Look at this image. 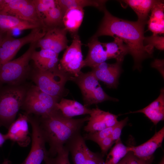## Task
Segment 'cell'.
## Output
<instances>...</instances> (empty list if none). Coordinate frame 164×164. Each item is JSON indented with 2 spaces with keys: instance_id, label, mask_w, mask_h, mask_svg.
Instances as JSON below:
<instances>
[{
  "instance_id": "obj_1",
  "label": "cell",
  "mask_w": 164,
  "mask_h": 164,
  "mask_svg": "<svg viewBox=\"0 0 164 164\" xmlns=\"http://www.w3.org/2000/svg\"><path fill=\"white\" fill-rule=\"evenodd\" d=\"M102 22L97 32L92 36H102L118 37L127 45L129 53L132 56L134 68L140 70L142 63L151 57L153 48L144 44V23L131 21L118 18L112 15L105 8Z\"/></svg>"
},
{
  "instance_id": "obj_2",
  "label": "cell",
  "mask_w": 164,
  "mask_h": 164,
  "mask_svg": "<svg viewBox=\"0 0 164 164\" xmlns=\"http://www.w3.org/2000/svg\"><path fill=\"white\" fill-rule=\"evenodd\" d=\"M37 117L46 142L49 146L48 152L50 157L55 156L60 149L80 133L89 118V116L78 119L67 118L58 110L45 116Z\"/></svg>"
},
{
  "instance_id": "obj_3",
  "label": "cell",
  "mask_w": 164,
  "mask_h": 164,
  "mask_svg": "<svg viewBox=\"0 0 164 164\" xmlns=\"http://www.w3.org/2000/svg\"><path fill=\"white\" fill-rule=\"evenodd\" d=\"M30 86L25 83L0 86V126L8 129L15 121Z\"/></svg>"
},
{
  "instance_id": "obj_4",
  "label": "cell",
  "mask_w": 164,
  "mask_h": 164,
  "mask_svg": "<svg viewBox=\"0 0 164 164\" xmlns=\"http://www.w3.org/2000/svg\"><path fill=\"white\" fill-rule=\"evenodd\" d=\"M71 77L58 67L53 70H43L33 66L29 77L41 91L60 100L67 93L65 85Z\"/></svg>"
},
{
  "instance_id": "obj_5",
  "label": "cell",
  "mask_w": 164,
  "mask_h": 164,
  "mask_svg": "<svg viewBox=\"0 0 164 164\" xmlns=\"http://www.w3.org/2000/svg\"><path fill=\"white\" fill-rule=\"evenodd\" d=\"M37 41L30 43L27 51L19 57L3 64L0 68V86L19 85L29 77L31 67L29 62L36 50Z\"/></svg>"
},
{
  "instance_id": "obj_6",
  "label": "cell",
  "mask_w": 164,
  "mask_h": 164,
  "mask_svg": "<svg viewBox=\"0 0 164 164\" xmlns=\"http://www.w3.org/2000/svg\"><path fill=\"white\" fill-rule=\"evenodd\" d=\"M70 80L76 84L83 97L84 105L87 107L107 101H118L117 98L108 95L100 85L98 80L91 71L82 72L77 77H71Z\"/></svg>"
},
{
  "instance_id": "obj_7",
  "label": "cell",
  "mask_w": 164,
  "mask_h": 164,
  "mask_svg": "<svg viewBox=\"0 0 164 164\" xmlns=\"http://www.w3.org/2000/svg\"><path fill=\"white\" fill-rule=\"evenodd\" d=\"M46 32L44 29L37 28L19 38L13 37L11 32H7L0 44V68L4 63L12 60L23 46L38 41L44 35Z\"/></svg>"
},
{
  "instance_id": "obj_8",
  "label": "cell",
  "mask_w": 164,
  "mask_h": 164,
  "mask_svg": "<svg viewBox=\"0 0 164 164\" xmlns=\"http://www.w3.org/2000/svg\"><path fill=\"white\" fill-rule=\"evenodd\" d=\"M82 45L79 36L77 34L73 36L71 44L66 49L59 61L58 68L71 77L78 76L84 67Z\"/></svg>"
},
{
  "instance_id": "obj_9",
  "label": "cell",
  "mask_w": 164,
  "mask_h": 164,
  "mask_svg": "<svg viewBox=\"0 0 164 164\" xmlns=\"http://www.w3.org/2000/svg\"><path fill=\"white\" fill-rule=\"evenodd\" d=\"M85 140L80 133L65 145L71 154L73 164H103L104 156L90 150Z\"/></svg>"
},
{
  "instance_id": "obj_10",
  "label": "cell",
  "mask_w": 164,
  "mask_h": 164,
  "mask_svg": "<svg viewBox=\"0 0 164 164\" xmlns=\"http://www.w3.org/2000/svg\"><path fill=\"white\" fill-rule=\"evenodd\" d=\"M29 123L31 126L32 145L30 151L25 160L20 164H41L48 155L46 143L40 126L38 117L29 115Z\"/></svg>"
},
{
  "instance_id": "obj_11",
  "label": "cell",
  "mask_w": 164,
  "mask_h": 164,
  "mask_svg": "<svg viewBox=\"0 0 164 164\" xmlns=\"http://www.w3.org/2000/svg\"><path fill=\"white\" fill-rule=\"evenodd\" d=\"M0 12L15 16L44 29L32 0H10Z\"/></svg>"
},
{
  "instance_id": "obj_12",
  "label": "cell",
  "mask_w": 164,
  "mask_h": 164,
  "mask_svg": "<svg viewBox=\"0 0 164 164\" xmlns=\"http://www.w3.org/2000/svg\"><path fill=\"white\" fill-rule=\"evenodd\" d=\"M67 32L63 26L46 29L44 35L37 41L36 48L50 50L59 54L68 47Z\"/></svg>"
},
{
  "instance_id": "obj_13",
  "label": "cell",
  "mask_w": 164,
  "mask_h": 164,
  "mask_svg": "<svg viewBox=\"0 0 164 164\" xmlns=\"http://www.w3.org/2000/svg\"><path fill=\"white\" fill-rule=\"evenodd\" d=\"M29 114H19L17 119L10 125L5 134L7 140L16 142L22 147L28 146L31 141L28 123Z\"/></svg>"
},
{
  "instance_id": "obj_14",
  "label": "cell",
  "mask_w": 164,
  "mask_h": 164,
  "mask_svg": "<svg viewBox=\"0 0 164 164\" xmlns=\"http://www.w3.org/2000/svg\"><path fill=\"white\" fill-rule=\"evenodd\" d=\"M122 63L116 61L109 64L104 62L92 68L91 71L96 78L109 88H116L122 72Z\"/></svg>"
},
{
  "instance_id": "obj_15",
  "label": "cell",
  "mask_w": 164,
  "mask_h": 164,
  "mask_svg": "<svg viewBox=\"0 0 164 164\" xmlns=\"http://www.w3.org/2000/svg\"><path fill=\"white\" fill-rule=\"evenodd\" d=\"M164 138L163 127L145 142L137 146H128V151L142 160L152 162L153 154L157 149L161 146Z\"/></svg>"
},
{
  "instance_id": "obj_16",
  "label": "cell",
  "mask_w": 164,
  "mask_h": 164,
  "mask_svg": "<svg viewBox=\"0 0 164 164\" xmlns=\"http://www.w3.org/2000/svg\"><path fill=\"white\" fill-rule=\"evenodd\" d=\"M87 46L89 48L87 55L84 60V67L92 68L108 59L103 43L98 38L92 36Z\"/></svg>"
},
{
  "instance_id": "obj_17",
  "label": "cell",
  "mask_w": 164,
  "mask_h": 164,
  "mask_svg": "<svg viewBox=\"0 0 164 164\" xmlns=\"http://www.w3.org/2000/svg\"><path fill=\"white\" fill-rule=\"evenodd\" d=\"M59 54L48 49L35 50L31 56L34 66L43 70H51L58 67L59 61Z\"/></svg>"
},
{
  "instance_id": "obj_18",
  "label": "cell",
  "mask_w": 164,
  "mask_h": 164,
  "mask_svg": "<svg viewBox=\"0 0 164 164\" xmlns=\"http://www.w3.org/2000/svg\"><path fill=\"white\" fill-rule=\"evenodd\" d=\"M87 125L84 128L87 133H94L110 127L111 113L98 107L91 109Z\"/></svg>"
},
{
  "instance_id": "obj_19",
  "label": "cell",
  "mask_w": 164,
  "mask_h": 164,
  "mask_svg": "<svg viewBox=\"0 0 164 164\" xmlns=\"http://www.w3.org/2000/svg\"><path fill=\"white\" fill-rule=\"evenodd\" d=\"M142 113L154 125L164 119V90L162 88L158 97L145 108L128 113Z\"/></svg>"
},
{
  "instance_id": "obj_20",
  "label": "cell",
  "mask_w": 164,
  "mask_h": 164,
  "mask_svg": "<svg viewBox=\"0 0 164 164\" xmlns=\"http://www.w3.org/2000/svg\"><path fill=\"white\" fill-rule=\"evenodd\" d=\"M84 15L83 9L75 7L68 9L64 14L63 19V27L73 37L77 34Z\"/></svg>"
},
{
  "instance_id": "obj_21",
  "label": "cell",
  "mask_w": 164,
  "mask_h": 164,
  "mask_svg": "<svg viewBox=\"0 0 164 164\" xmlns=\"http://www.w3.org/2000/svg\"><path fill=\"white\" fill-rule=\"evenodd\" d=\"M56 107L64 116L70 118L80 115L90 114L91 110L76 101L63 98L56 104Z\"/></svg>"
},
{
  "instance_id": "obj_22",
  "label": "cell",
  "mask_w": 164,
  "mask_h": 164,
  "mask_svg": "<svg viewBox=\"0 0 164 164\" xmlns=\"http://www.w3.org/2000/svg\"><path fill=\"white\" fill-rule=\"evenodd\" d=\"M42 27L15 16L0 12V30L3 33L12 32L14 29L22 30L32 29Z\"/></svg>"
},
{
  "instance_id": "obj_23",
  "label": "cell",
  "mask_w": 164,
  "mask_h": 164,
  "mask_svg": "<svg viewBox=\"0 0 164 164\" xmlns=\"http://www.w3.org/2000/svg\"><path fill=\"white\" fill-rule=\"evenodd\" d=\"M148 21L149 30L154 35L163 34L164 32V6L163 2L158 0L151 10Z\"/></svg>"
},
{
  "instance_id": "obj_24",
  "label": "cell",
  "mask_w": 164,
  "mask_h": 164,
  "mask_svg": "<svg viewBox=\"0 0 164 164\" xmlns=\"http://www.w3.org/2000/svg\"><path fill=\"white\" fill-rule=\"evenodd\" d=\"M158 0H126L122 1L130 6L138 17L137 21L146 24L148 14Z\"/></svg>"
},
{
  "instance_id": "obj_25",
  "label": "cell",
  "mask_w": 164,
  "mask_h": 164,
  "mask_svg": "<svg viewBox=\"0 0 164 164\" xmlns=\"http://www.w3.org/2000/svg\"><path fill=\"white\" fill-rule=\"evenodd\" d=\"M111 42L103 43L108 59L114 58L116 61L122 63L125 56L129 53L127 45L120 38L114 37Z\"/></svg>"
},
{
  "instance_id": "obj_26",
  "label": "cell",
  "mask_w": 164,
  "mask_h": 164,
  "mask_svg": "<svg viewBox=\"0 0 164 164\" xmlns=\"http://www.w3.org/2000/svg\"><path fill=\"white\" fill-rule=\"evenodd\" d=\"M57 4L64 14L68 9L72 8H83L88 6H93L100 10L105 8L107 1L94 0H56Z\"/></svg>"
},
{
  "instance_id": "obj_27",
  "label": "cell",
  "mask_w": 164,
  "mask_h": 164,
  "mask_svg": "<svg viewBox=\"0 0 164 164\" xmlns=\"http://www.w3.org/2000/svg\"><path fill=\"white\" fill-rule=\"evenodd\" d=\"M115 143L107 155L103 164H117L129 152L128 146L123 144L120 138L118 139Z\"/></svg>"
},
{
  "instance_id": "obj_28",
  "label": "cell",
  "mask_w": 164,
  "mask_h": 164,
  "mask_svg": "<svg viewBox=\"0 0 164 164\" xmlns=\"http://www.w3.org/2000/svg\"><path fill=\"white\" fill-rule=\"evenodd\" d=\"M63 13L57 4L55 7L50 9L43 19L46 30L57 26L63 27Z\"/></svg>"
},
{
  "instance_id": "obj_29",
  "label": "cell",
  "mask_w": 164,
  "mask_h": 164,
  "mask_svg": "<svg viewBox=\"0 0 164 164\" xmlns=\"http://www.w3.org/2000/svg\"><path fill=\"white\" fill-rule=\"evenodd\" d=\"M28 92L37 99L42 102L52 111L57 110L56 104L60 100L41 91L35 85L29 86Z\"/></svg>"
},
{
  "instance_id": "obj_30",
  "label": "cell",
  "mask_w": 164,
  "mask_h": 164,
  "mask_svg": "<svg viewBox=\"0 0 164 164\" xmlns=\"http://www.w3.org/2000/svg\"><path fill=\"white\" fill-rule=\"evenodd\" d=\"M40 19H43L51 9L56 5V0H32Z\"/></svg>"
},
{
  "instance_id": "obj_31",
  "label": "cell",
  "mask_w": 164,
  "mask_h": 164,
  "mask_svg": "<svg viewBox=\"0 0 164 164\" xmlns=\"http://www.w3.org/2000/svg\"><path fill=\"white\" fill-rule=\"evenodd\" d=\"M114 126L107 127L94 133H87L85 134L83 137L85 140H91L97 143L98 142L111 136Z\"/></svg>"
},
{
  "instance_id": "obj_32",
  "label": "cell",
  "mask_w": 164,
  "mask_h": 164,
  "mask_svg": "<svg viewBox=\"0 0 164 164\" xmlns=\"http://www.w3.org/2000/svg\"><path fill=\"white\" fill-rule=\"evenodd\" d=\"M69 153L64 146L58 150L55 156L49 158L52 164H71L69 159Z\"/></svg>"
},
{
  "instance_id": "obj_33",
  "label": "cell",
  "mask_w": 164,
  "mask_h": 164,
  "mask_svg": "<svg viewBox=\"0 0 164 164\" xmlns=\"http://www.w3.org/2000/svg\"><path fill=\"white\" fill-rule=\"evenodd\" d=\"M144 44L154 48L162 50L164 49V37L157 35L153 34L150 36L145 37Z\"/></svg>"
},
{
  "instance_id": "obj_34",
  "label": "cell",
  "mask_w": 164,
  "mask_h": 164,
  "mask_svg": "<svg viewBox=\"0 0 164 164\" xmlns=\"http://www.w3.org/2000/svg\"><path fill=\"white\" fill-rule=\"evenodd\" d=\"M152 162L142 160L129 152L117 164H152Z\"/></svg>"
},
{
  "instance_id": "obj_35",
  "label": "cell",
  "mask_w": 164,
  "mask_h": 164,
  "mask_svg": "<svg viewBox=\"0 0 164 164\" xmlns=\"http://www.w3.org/2000/svg\"><path fill=\"white\" fill-rule=\"evenodd\" d=\"M128 120V117H126L120 121H118L114 125L111 136L115 142L118 139L120 138L122 130L124 127L126 125Z\"/></svg>"
},
{
  "instance_id": "obj_36",
  "label": "cell",
  "mask_w": 164,
  "mask_h": 164,
  "mask_svg": "<svg viewBox=\"0 0 164 164\" xmlns=\"http://www.w3.org/2000/svg\"><path fill=\"white\" fill-rule=\"evenodd\" d=\"M115 142L110 136L98 142L97 143L101 148V154L104 156L107 154L109 149Z\"/></svg>"
},
{
  "instance_id": "obj_37",
  "label": "cell",
  "mask_w": 164,
  "mask_h": 164,
  "mask_svg": "<svg viewBox=\"0 0 164 164\" xmlns=\"http://www.w3.org/2000/svg\"><path fill=\"white\" fill-rule=\"evenodd\" d=\"M152 67L157 69L164 77V60L156 59L152 64Z\"/></svg>"
},
{
  "instance_id": "obj_38",
  "label": "cell",
  "mask_w": 164,
  "mask_h": 164,
  "mask_svg": "<svg viewBox=\"0 0 164 164\" xmlns=\"http://www.w3.org/2000/svg\"><path fill=\"white\" fill-rule=\"evenodd\" d=\"M6 140L7 139L5 135L3 134L0 132V147Z\"/></svg>"
},
{
  "instance_id": "obj_39",
  "label": "cell",
  "mask_w": 164,
  "mask_h": 164,
  "mask_svg": "<svg viewBox=\"0 0 164 164\" xmlns=\"http://www.w3.org/2000/svg\"><path fill=\"white\" fill-rule=\"evenodd\" d=\"M45 162V164H52L50 160L49 157L47 156L45 159L44 160Z\"/></svg>"
},
{
  "instance_id": "obj_40",
  "label": "cell",
  "mask_w": 164,
  "mask_h": 164,
  "mask_svg": "<svg viewBox=\"0 0 164 164\" xmlns=\"http://www.w3.org/2000/svg\"><path fill=\"white\" fill-rule=\"evenodd\" d=\"M6 33H4L0 30V44L2 42Z\"/></svg>"
},
{
  "instance_id": "obj_41",
  "label": "cell",
  "mask_w": 164,
  "mask_h": 164,
  "mask_svg": "<svg viewBox=\"0 0 164 164\" xmlns=\"http://www.w3.org/2000/svg\"><path fill=\"white\" fill-rule=\"evenodd\" d=\"M10 163L11 162L9 160L5 159L4 160L2 164H10Z\"/></svg>"
},
{
  "instance_id": "obj_42",
  "label": "cell",
  "mask_w": 164,
  "mask_h": 164,
  "mask_svg": "<svg viewBox=\"0 0 164 164\" xmlns=\"http://www.w3.org/2000/svg\"><path fill=\"white\" fill-rule=\"evenodd\" d=\"M158 164H164V158L163 157Z\"/></svg>"
},
{
  "instance_id": "obj_43",
  "label": "cell",
  "mask_w": 164,
  "mask_h": 164,
  "mask_svg": "<svg viewBox=\"0 0 164 164\" xmlns=\"http://www.w3.org/2000/svg\"><path fill=\"white\" fill-rule=\"evenodd\" d=\"M10 164H11V163H10Z\"/></svg>"
}]
</instances>
